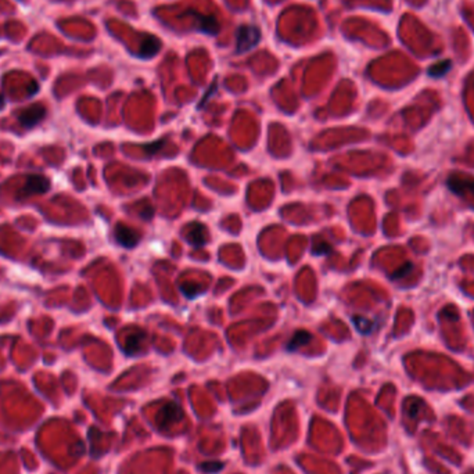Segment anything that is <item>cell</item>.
Returning <instances> with one entry per match:
<instances>
[{"instance_id":"obj_1","label":"cell","mask_w":474,"mask_h":474,"mask_svg":"<svg viewBox=\"0 0 474 474\" xmlns=\"http://www.w3.org/2000/svg\"><path fill=\"white\" fill-rule=\"evenodd\" d=\"M261 39V31L260 28H257L255 25H241L237 29V35H236V52L239 54H243L254 49L257 46V43Z\"/></svg>"},{"instance_id":"obj_2","label":"cell","mask_w":474,"mask_h":474,"mask_svg":"<svg viewBox=\"0 0 474 474\" xmlns=\"http://www.w3.org/2000/svg\"><path fill=\"white\" fill-rule=\"evenodd\" d=\"M182 416H183L182 407L176 402H168L160 409V413H158V417H157L158 426L162 430H165L169 426H172V424L181 420Z\"/></svg>"},{"instance_id":"obj_3","label":"cell","mask_w":474,"mask_h":474,"mask_svg":"<svg viewBox=\"0 0 474 474\" xmlns=\"http://www.w3.org/2000/svg\"><path fill=\"white\" fill-rule=\"evenodd\" d=\"M45 114H46V110H45L43 106L35 104L32 107L21 111V113L18 114V120H20V122L22 124V127L32 128L35 127L39 121L43 120Z\"/></svg>"},{"instance_id":"obj_4","label":"cell","mask_w":474,"mask_h":474,"mask_svg":"<svg viewBox=\"0 0 474 474\" xmlns=\"http://www.w3.org/2000/svg\"><path fill=\"white\" fill-rule=\"evenodd\" d=\"M115 239H117V241L120 243L121 246L127 248H132L139 241V234L136 233L132 227L118 225L115 227Z\"/></svg>"},{"instance_id":"obj_5","label":"cell","mask_w":474,"mask_h":474,"mask_svg":"<svg viewBox=\"0 0 474 474\" xmlns=\"http://www.w3.org/2000/svg\"><path fill=\"white\" fill-rule=\"evenodd\" d=\"M47 189H49V182L47 179H45L43 176H31L27 182V186L25 189L22 190L24 193L27 194H40V193H45L47 192Z\"/></svg>"},{"instance_id":"obj_6","label":"cell","mask_w":474,"mask_h":474,"mask_svg":"<svg viewBox=\"0 0 474 474\" xmlns=\"http://www.w3.org/2000/svg\"><path fill=\"white\" fill-rule=\"evenodd\" d=\"M312 339V336L305 332V330H300V332H297V333H294V336L291 337V340L287 344V349L288 351H295V349H298L302 345H305L308 344L309 341Z\"/></svg>"},{"instance_id":"obj_7","label":"cell","mask_w":474,"mask_h":474,"mask_svg":"<svg viewBox=\"0 0 474 474\" xmlns=\"http://www.w3.org/2000/svg\"><path fill=\"white\" fill-rule=\"evenodd\" d=\"M189 241L196 246V247H200L203 246L204 243H205V227L200 225V223H196L193 227H192V230H190V233H189Z\"/></svg>"},{"instance_id":"obj_8","label":"cell","mask_w":474,"mask_h":474,"mask_svg":"<svg viewBox=\"0 0 474 474\" xmlns=\"http://www.w3.org/2000/svg\"><path fill=\"white\" fill-rule=\"evenodd\" d=\"M143 340H144V333H143V332H137V333L134 334V336L128 337L127 345H125L128 354L132 355L135 354V352H137V351L140 349L141 341Z\"/></svg>"},{"instance_id":"obj_9","label":"cell","mask_w":474,"mask_h":474,"mask_svg":"<svg viewBox=\"0 0 474 474\" xmlns=\"http://www.w3.org/2000/svg\"><path fill=\"white\" fill-rule=\"evenodd\" d=\"M200 29L201 31H204V32H207V34H216L218 31H219V24H218V21L215 17L212 15H208V17H203L200 21Z\"/></svg>"},{"instance_id":"obj_10","label":"cell","mask_w":474,"mask_h":474,"mask_svg":"<svg viewBox=\"0 0 474 474\" xmlns=\"http://www.w3.org/2000/svg\"><path fill=\"white\" fill-rule=\"evenodd\" d=\"M200 469L205 473H216V472H220L223 469V463H220V462H204V463L200 465Z\"/></svg>"},{"instance_id":"obj_11","label":"cell","mask_w":474,"mask_h":474,"mask_svg":"<svg viewBox=\"0 0 474 474\" xmlns=\"http://www.w3.org/2000/svg\"><path fill=\"white\" fill-rule=\"evenodd\" d=\"M449 68H451V63H449V61H444V63L435 64L434 67L431 68L428 72H430V75H433V76H441V75H444L447 71H449Z\"/></svg>"},{"instance_id":"obj_12","label":"cell","mask_w":474,"mask_h":474,"mask_svg":"<svg viewBox=\"0 0 474 474\" xmlns=\"http://www.w3.org/2000/svg\"><path fill=\"white\" fill-rule=\"evenodd\" d=\"M182 290H183V293L186 294V295H187V297H189V298H193V297H196L197 294H201V287H200V286H197V287H194V286H192V287H190V288L187 287V286H183V287H182Z\"/></svg>"},{"instance_id":"obj_13","label":"cell","mask_w":474,"mask_h":474,"mask_svg":"<svg viewBox=\"0 0 474 474\" xmlns=\"http://www.w3.org/2000/svg\"><path fill=\"white\" fill-rule=\"evenodd\" d=\"M329 248H330V246H328V244H322V246H315L314 253H315V254H318V255L325 254V253H329V251H330Z\"/></svg>"},{"instance_id":"obj_14","label":"cell","mask_w":474,"mask_h":474,"mask_svg":"<svg viewBox=\"0 0 474 474\" xmlns=\"http://www.w3.org/2000/svg\"><path fill=\"white\" fill-rule=\"evenodd\" d=\"M3 103H4V101H3V97L0 96V108L3 107Z\"/></svg>"}]
</instances>
